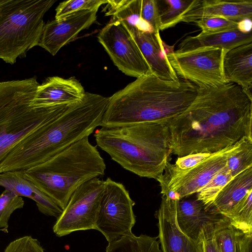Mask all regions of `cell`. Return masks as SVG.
<instances>
[{"label": "cell", "instance_id": "24", "mask_svg": "<svg viewBox=\"0 0 252 252\" xmlns=\"http://www.w3.org/2000/svg\"><path fill=\"white\" fill-rule=\"evenodd\" d=\"M165 8L160 12L159 31L173 27L181 22L183 16L198 6L201 0H166Z\"/></svg>", "mask_w": 252, "mask_h": 252}, {"label": "cell", "instance_id": "11", "mask_svg": "<svg viewBox=\"0 0 252 252\" xmlns=\"http://www.w3.org/2000/svg\"><path fill=\"white\" fill-rule=\"evenodd\" d=\"M226 51L222 49L206 48L188 53L167 57L177 76L198 88H211L227 83L222 71V61Z\"/></svg>", "mask_w": 252, "mask_h": 252}, {"label": "cell", "instance_id": "35", "mask_svg": "<svg viewBox=\"0 0 252 252\" xmlns=\"http://www.w3.org/2000/svg\"><path fill=\"white\" fill-rule=\"evenodd\" d=\"M211 155L209 153H196L178 157L174 164L180 169H188L202 162Z\"/></svg>", "mask_w": 252, "mask_h": 252}, {"label": "cell", "instance_id": "9", "mask_svg": "<svg viewBox=\"0 0 252 252\" xmlns=\"http://www.w3.org/2000/svg\"><path fill=\"white\" fill-rule=\"evenodd\" d=\"M134 204L123 184L107 178L104 181L94 229L100 232L108 243L132 234L136 222Z\"/></svg>", "mask_w": 252, "mask_h": 252}, {"label": "cell", "instance_id": "12", "mask_svg": "<svg viewBox=\"0 0 252 252\" xmlns=\"http://www.w3.org/2000/svg\"><path fill=\"white\" fill-rule=\"evenodd\" d=\"M97 38L114 65L125 74L137 78L152 73L132 36L121 22L108 23Z\"/></svg>", "mask_w": 252, "mask_h": 252}, {"label": "cell", "instance_id": "23", "mask_svg": "<svg viewBox=\"0 0 252 252\" xmlns=\"http://www.w3.org/2000/svg\"><path fill=\"white\" fill-rule=\"evenodd\" d=\"M158 238L132 233L108 243L105 252H162Z\"/></svg>", "mask_w": 252, "mask_h": 252}, {"label": "cell", "instance_id": "8", "mask_svg": "<svg viewBox=\"0 0 252 252\" xmlns=\"http://www.w3.org/2000/svg\"><path fill=\"white\" fill-rule=\"evenodd\" d=\"M247 138L244 137L234 144L212 154L202 162L188 169H180L168 161L163 173L157 179L160 193L165 195L174 192L178 200L197 193L226 165L228 158L242 148Z\"/></svg>", "mask_w": 252, "mask_h": 252}, {"label": "cell", "instance_id": "13", "mask_svg": "<svg viewBox=\"0 0 252 252\" xmlns=\"http://www.w3.org/2000/svg\"><path fill=\"white\" fill-rule=\"evenodd\" d=\"M97 12V10L79 11L47 22L43 26L37 46L55 56L95 21Z\"/></svg>", "mask_w": 252, "mask_h": 252}, {"label": "cell", "instance_id": "30", "mask_svg": "<svg viewBox=\"0 0 252 252\" xmlns=\"http://www.w3.org/2000/svg\"><path fill=\"white\" fill-rule=\"evenodd\" d=\"M108 0H69L59 3L56 9L55 19H60L73 13L84 10H97Z\"/></svg>", "mask_w": 252, "mask_h": 252}, {"label": "cell", "instance_id": "27", "mask_svg": "<svg viewBox=\"0 0 252 252\" xmlns=\"http://www.w3.org/2000/svg\"><path fill=\"white\" fill-rule=\"evenodd\" d=\"M237 229L225 217L215 225L214 237L220 252H238Z\"/></svg>", "mask_w": 252, "mask_h": 252}, {"label": "cell", "instance_id": "29", "mask_svg": "<svg viewBox=\"0 0 252 252\" xmlns=\"http://www.w3.org/2000/svg\"><path fill=\"white\" fill-rule=\"evenodd\" d=\"M226 166L233 178L252 167V139L247 138L242 148L228 158Z\"/></svg>", "mask_w": 252, "mask_h": 252}, {"label": "cell", "instance_id": "16", "mask_svg": "<svg viewBox=\"0 0 252 252\" xmlns=\"http://www.w3.org/2000/svg\"><path fill=\"white\" fill-rule=\"evenodd\" d=\"M85 94L83 87L74 77H50L38 86L31 105L38 107L72 104L82 100Z\"/></svg>", "mask_w": 252, "mask_h": 252}, {"label": "cell", "instance_id": "4", "mask_svg": "<svg viewBox=\"0 0 252 252\" xmlns=\"http://www.w3.org/2000/svg\"><path fill=\"white\" fill-rule=\"evenodd\" d=\"M94 136L112 160L141 177L157 180L171 154L165 121L101 127Z\"/></svg>", "mask_w": 252, "mask_h": 252}, {"label": "cell", "instance_id": "36", "mask_svg": "<svg viewBox=\"0 0 252 252\" xmlns=\"http://www.w3.org/2000/svg\"><path fill=\"white\" fill-rule=\"evenodd\" d=\"M238 252H252V233H244L237 229Z\"/></svg>", "mask_w": 252, "mask_h": 252}, {"label": "cell", "instance_id": "18", "mask_svg": "<svg viewBox=\"0 0 252 252\" xmlns=\"http://www.w3.org/2000/svg\"><path fill=\"white\" fill-rule=\"evenodd\" d=\"M225 217L212 213L195 199L177 200L176 221L180 229L190 239L197 241L201 229L209 224H216Z\"/></svg>", "mask_w": 252, "mask_h": 252}, {"label": "cell", "instance_id": "26", "mask_svg": "<svg viewBox=\"0 0 252 252\" xmlns=\"http://www.w3.org/2000/svg\"><path fill=\"white\" fill-rule=\"evenodd\" d=\"M233 178L225 165L196 193V199L205 206V209L214 202L223 187Z\"/></svg>", "mask_w": 252, "mask_h": 252}, {"label": "cell", "instance_id": "20", "mask_svg": "<svg viewBox=\"0 0 252 252\" xmlns=\"http://www.w3.org/2000/svg\"><path fill=\"white\" fill-rule=\"evenodd\" d=\"M0 186L20 196L34 200L39 211L58 218L63 210L51 197L24 177L23 171H7L0 173Z\"/></svg>", "mask_w": 252, "mask_h": 252}, {"label": "cell", "instance_id": "6", "mask_svg": "<svg viewBox=\"0 0 252 252\" xmlns=\"http://www.w3.org/2000/svg\"><path fill=\"white\" fill-rule=\"evenodd\" d=\"M35 77L0 82V162L16 144L72 104L33 107Z\"/></svg>", "mask_w": 252, "mask_h": 252}, {"label": "cell", "instance_id": "22", "mask_svg": "<svg viewBox=\"0 0 252 252\" xmlns=\"http://www.w3.org/2000/svg\"><path fill=\"white\" fill-rule=\"evenodd\" d=\"M251 190H252V167L233 177L206 210L225 217Z\"/></svg>", "mask_w": 252, "mask_h": 252}, {"label": "cell", "instance_id": "5", "mask_svg": "<svg viewBox=\"0 0 252 252\" xmlns=\"http://www.w3.org/2000/svg\"><path fill=\"white\" fill-rule=\"evenodd\" d=\"M87 136L44 162L24 171V177L63 210L73 192L85 182L104 175L106 164Z\"/></svg>", "mask_w": 252, "mask_h": 252}, {"label": "cell", "instance_id": "32", "mask_svg": "<svg viewBox=\"0 0 252 252\" xmlns=\"http://www.w3.org/2000/svg\"><path fill=\"white\" fill-rule=\"evenodd\" d=\"M139 13L141 18L149 23L155 32H159L160 11L156 0H140Z\"/></svg>", "mask_w": 252, "mask_h": 252}, {"label": "cell", "instance_id": "2", "mask_svg": "<svg viewBox=\"0 0 252 252\" xmlns=\"http://www.w3.org/2000/svg\"><path fill=\"white\" fill-rule=\"evenodd\" d=\"M108 101V97L86 92L82 100L18 142L0 162V173L24 171L90 136L100 126Z\"/></svg>", "mask_w": 252, "mask_h": 252}, {"label": "cell", "instance_id": "31", "mask_svg": "<svg viewBox=\"0 0 252 252\" xmlns=\"http://www.w3.org/2000/svg\"><path fill=\"white\" fill-rule=\"evenodd\" d=\"M199 27L201 34H211L237 29L238 22L220 17H209L194 22Z\"/></svg>", "mask_w": 252, "mask_h": 252}, {"label": "cell", "instance_id": "28", "mask_svg": "<svg viewBox=\"0 0 252 252\" xmlns=\"http://www.w3.org/2000/svg\"><path fill=\"white\" fill-rule=\"evenodd\" d=\"M24 201L13 191L5 189L0 195V229L8 232V220L12 213L22 208Z\"/></svg>", "mask_w": 252, "mask_h": 252}, {"label": "cell", "instance_id": "21", "mask_svg": "<svg viewBox=\"0 0 252 252\" xmlns=\"http://www.w3.org/2000/svg\"><path fill=\"white\" fill-rule=\"evenodd\" d=\"M250 43H252V32L245 33L237 29L216 33H200L196 36H187L173 53L175 55L184 54L206 48H220L228 51Z\"/></svg>", "mask_w": 252, "mask_h": 252}, {"label": "cell", "instance_id": "25", "mask_svg": "<svg viewBox=\"0 0 252 252\" xmlns=\"http://www.w3.org/2000/svg\"><path fill=\"white\" fill-rule=\"evenodd\" d=\"M237 229L252 233V190L237 203L225 216Z\"/></svg>", "mask_w": 252, "mask_h": 252}, {"label": "cell", "instance_id": "34", "mask_svg": "<svg viewBox=\"0 0 252 252\" xmlns=\"http://www.w3.org/2000/svg\"><path fill=\"white\" fill-rule=\"evenodd\" d=\"M215 225H206L200 232L198 239L202 252H220L214 237Z\"/></svg>", "mask_w": 252, "mask_h": 252}, {"label": "cell", "instance_id": "7", "mask_svg": "<svg viewBox=\"0 0 252 252\" xmlns=\"http://www.w3.org/2000/svg\"><path fill=\"white\" fill-rule=\"evenodd\" d=\"M56 0H7L0 8V59L14 63L37 46L46 13Z\"/></svg>", "mask_w": 252, "mask_h": 252}, {"label": "cell", "instance_id": "15", "mask_svg": "<svg viewBox=\"0 0 252 252\" xmlns=\"http://www.w3.org/2000/svg\"><path fill=\"white\" fill-rule=\"evenodd\" d=\"M123 25L138 46L152 73L161 79L178 82L180 77L177 76L167 57L168 53L173 51H167L165 49V45L161 40L159 32H143L134 27Z\"/></svg>", "mask_w": 252, "mask_h": 252}, {"label": "cell", "instance_id": "33", "mask_svg": "<svg viewBox=\"0 0 252 252\" xmlns=\"http://www.w3.org/2000/svg\"><path fill=\"white\" fill-rule=\"evenodd\" d=\"M3 252H45V251L37 239L30 236H26L10 243Z\"/></svg>", "mask_w": 252, "mask_h": 252}, {"label": "cell", "instance_id": "19", "mask_svg": "<svg viewBox=\"0 0 252 252\" xmlns=\"http://www.w3.org/2000/svg\"><path fill=\"white\" fill-rule=\"evenodd\" d=\"M222 71L226 83L239 85L252 99V43L225 51Z\"/></svg>", "mask_w": 252, "mask_h": 252}, {"label": "cell", "instance_id": "1", "mask_svg": "<svg viewBox=\"0 0 252 252\" xmlns=\"http://www.w3.org/2000/svg\"><path fill=\"white\" fill-rule=\"evenodd\" d=\"M165 122L171 154H213L244 137L252 139V99L233 83L197 87L188 108Z\"/></svg>", "mask_w": 252, "mask_h": 252}, {"label": "cell", "instance_id": "38", "mask_svg": "<svg viewBox=\"0 0 252 252\" xmlns=\"http://www.w3.org/2000/svg\"><path fill=\"white\" fill-rule=\"evenodd\" d=\"M7 0H0V8L7 2Z\"/></svg>", "mask_w": 252, "mask_h": 252}, {"label": "cell", "instance_id": "17", "mask_svg": "<svg viewBox=\"0 0 252 252\" xmlns=\"http://www.w3.org/2000/svg\"><path fill=\"white\" fill-rule=\"evenodd\" d=\"M209 17H220L238 22L252 20V0H203L188 11L181 22L191 23Z\"/></svg>", "mask_w": 252, "mask_h": 252}, {"label": "cell", "instance_id": "3", "mask_svg": "<svg viewBox=\"0 0 252 252\" xmlns=\"http://www.w3.org/2000/svg\"><path fill=\"white\" fill-rule=\"evenodd\" d=\"M197 91L196 85L183 78L166 81L152 73L141 76L108 97L100 126L166 121L185 112Z\"/></svg>", "mask_w": 252, "mask_h": 252}, {"label": "cell", "instance_id": "37", "mask_svg": "<svg viewBox=\"0 0 252 252\" xmlns=\"http://www.w3.org/2000/svg\"><path fill=\"white\" fill-rule=\"evenodd\" d=\"M252 21L246 19L237 23V30L241 32L247 33L252 32Z\"/></svg>", "mask_w": 252, "mask_h": 252}, {"label": "cell", "instance_id": "10", "mask_svg": "<svg viewBox=\"0 0 252 252\" xmlns=\"http://www.w3.org/2000/svg\"><path fill=\"white\" fill-rule=\"evenodd\" d=\"M103 189L104 181L99 178L79 186L57 219L53 227L54 233L60 237L75 231L94 229Z\"/></svg>", "mask_w": 252, "mask_h": 252}, {"label": "cell", "instance_id": "14", "mask_svg": "<svg viewBox=\"0 0 252 252\" xmlns=\"http://www.w3.org/2000/svg\"><path fill=\"white\" fill-rule=\"evenodd\" d=\"M178 200L162 195L156 217L158 220L159 242L162 252H202L200 242L194 241L179 228L176 221Z\"/></svg>", "mask_w": 252, "mask_h": 252}]
</instances>
